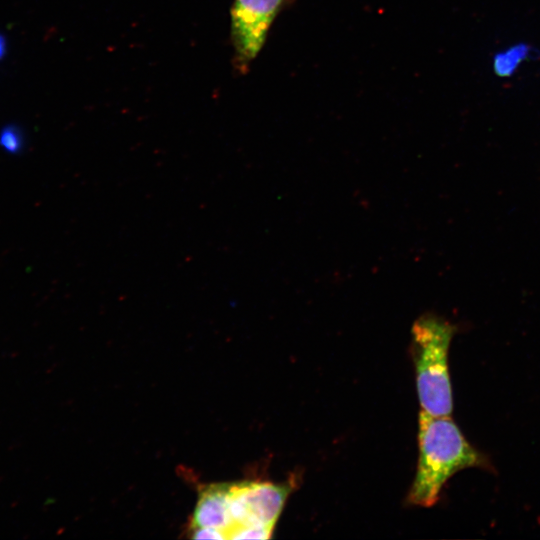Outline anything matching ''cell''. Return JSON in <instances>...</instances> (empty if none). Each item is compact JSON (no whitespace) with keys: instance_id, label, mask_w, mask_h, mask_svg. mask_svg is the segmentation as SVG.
I'll return each instance as SVG.
<instances>
[{"instance_id":"obj_6","label":"cell","mask_w":540,"mask_h":540,"mask_svg":"<svg viewBox=\"0 0 540 540\" xmlns=\"http://www.w3.org/2000/svg\"><path fill=\"white\" fill-rule=\"evenodd\" d=\"M526 54L525 45H518L505 53L498 54L494 62L495 71L501 76L510 75Z\"/></svg>"},{"instance_id":"obj_9","label":"cell","mask_w":540,"mask_h":540,"mask_svg":"<svg viewBox=\"0 0 540 540\" xmlns=\"http://www.w3.org/2000/svg\"><path fill=\"white\" fill-rule=\"evenodd\" d=\"M7 52V40L6 37L0 34V61L4 58Z\"/></svg>"},{"instance_id":"obj_1","label":"cell","mask_w":540,"mask_h":540,"mask_svg":"<svg viewBox=\"0 0 540 540\" xmlns=\"http://www.w3.org/2000/svg\"><path fill=\"white\" fill-rule=\"evenodd\" d=\"M418 447L416 474L407 497L413 505L436 504L445 483L460 470L492 469L486 455L466 440L451 416H434L421 410Z\"/></svg>"},{"instance_id":"obj_3","label":"cell","mask_w":540,"mask_h":540,"mask_svg":"<svg viewBox=\"0 0 540 540\" xmlns=\"http://www.w3.org/2000/svg\"><path fill=\"white\" fill-rule=\"evenodd\" d=\"M292 484L269 481L229 483L228 502L232 521L229 539L270 538Z\"/></svg>"},{"instance_id":"obj_8","label":"cell","mask_w":540,"mask_h":540,"mask_svg":"<svg viewBox=\"0 0 540 540\" xmlns=\"http://www.w3.org/2000/svg\"><path fill=\"white\" fill-rule=\"evenodd\" d=\"M188 532L189 537L193 539H226L222 532L210 528H190Z\"/></svg>"},{"instance_id":"obj_7","label":"cell","mask_w":540,"mask_h":540,"mask_svg":"<svg viewBox=\"0 0 540 540\" xmlns=\"http://www.w3.org/2000/svg\"><path fill=\"white\" fill-rule=\"evenodd\" d=\"M24 140V134L17 125H6L0 131V147L8 153H20L24 147Z\"/></svg>"},{"instance_id":"obj_2","label":"cell","mask_w":540,"mask_h":540,"mask_svg":"<svg viewBox=\"0 0 540 540\" xmlns=\"http://www.w3.org/2000/svg\"><path fill=\"white\" fill-rule=\"evenodd\" d=\"M455 327L446 319L423 314L412 326L411 353L421 410L434 416H451L452 388L448 351Z\"/></svg>"},{"instance_id":"obj_4","label":"cell","mask_w":540,"mask_h":540,"mask_svg":"<svg viewBox=\"0 0 540 540\" xmlns=\"http://www.w3.org/2000/svg\"><path fill=\"white\" fill-rule=\"evenodd\" d=\"M283 0H235L231 9V35L236 59L246 67L261 50Z\"/></svg>"},{"instance_id":"obj_5","label":"cell","mask_w":540,"mask_h":540,"mask_svg":"<svg viewBox=\"0 0 540 540\" xmlns=\"http://www.w3.org/2000/svg\"><path fill=\"white\" fill-rule=\"evenodd\" d=\"M228 492L229 483L201 486L188 529H215L229 539L232 521L229 513Z\"/></svg>"}]
</instances>
